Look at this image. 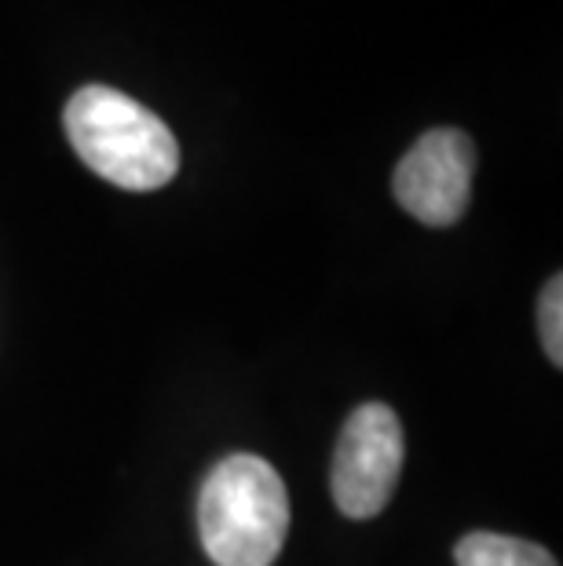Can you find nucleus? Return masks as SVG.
<instances>
[{
	"mask_svg": "<svg viewBox=\"0 0 563 566\" xmlns=\"http://www.w3.org/2000/svg\"><path fill=\"white\" fill-rule=\"evenodd\" d=\"M63 128L77 158L122 190H158L179 172L173 128L132 95L106 84H88L70 95Z\"/></svg>",
	"mask_w": 563,
	"mask_h": 566,
	"instance_id": "nucleus-1",
	"label": "nucleus"
},
{
	"mask_svg": "<svg viewBox=\"0 0 563 566\" xmlns=\"http://www.w3.org/2000/svg\"><path fill=\"white\" fill-rule=\"evenodd\" d=\"M198 530L217 566H271L290 534V493L257 453H231L198 493Z\"/></svg>",
	"mask_w": 563,
	"mask_h": 566,
	"instance_id": "nucleus-2",
	"label": "nucleus"
},
{
	"mask_svg": "<svg viewBox=\"0 0 563 566\" xmlns=\"http://www.w3.org/2000/svg\"><path fill=\"white\" fill-rule=\"evenodd\" d=\"M406 461L403 424L385 402L358 406L344 420L333 453V501L347 520H374L392 501Z\"/></svg>",
	"mask_w": 563,
	"mask_h": 566,
	"instance_id": "nucleus-3",
	"label": "nucleus"
},
{
	"mask_svg": "<svg viewBox=\"0 0 563 566\" xmlns=\"http://www.w3.org/2000/svg\"><path fill=\"white\" fill-rule=\"evenodd\" d=\"M476 147L458 128H432L395 165L392 190L414 220L428 227L458 223L469 209Z\"/></svg>",
	"mask_w": 563,
	"mask_h": 566,
	"instance_id": "nucleus-4",
	"label": "nucleus"
},
{
	"mask_svg": "<svg viewBox=\"0 0 563 566\" xmlns=\"http://www.w3.org/2000/svg\"><path fill=\"white\" fill-rule=\"evenodd\" d=\"M453 559H458V566H560L553 552H545L534 541L490 534V530L465 534L453 545Z\"/></svg>",
	"mask_w": 563,
	"mask_h": 566,
	"instance_id": "nucleus-5",
	"label": "nucleus"
},
{
	"mask_svg": "<svg viewBox=\"0 0 563 566\" xmlns=\"http://www.w3.org/2000/svg\"><path fill=\"white\" fill-rule=\"evenodd\" d=\"M538 329H542V347L553 358V366H563V279H549L538 304Z\"/></svg>",
	"mask_w": 563,
	"mask_h": 566,
	"instance_id": "nucleus-6",
	"label": "nucleus"
}]
</instances>
